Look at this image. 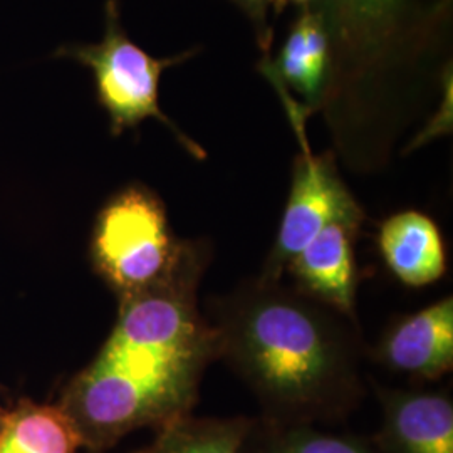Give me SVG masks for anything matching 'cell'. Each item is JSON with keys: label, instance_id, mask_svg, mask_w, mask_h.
Wrapping results in <instances>:
<instances>
[{"label": "cell", "instance_id": "277c9868", "mask_svg": "<svg viewBox=\"0 0 453 453\" xmlns=\"http://www.w3.org/2000/svg\"><path fill=\"white\" fill-rule=\"evenodd\" d=\"M58 54L74 58L93 69L97 96L110 113L116 134L140 125L146 118H158L194 157H205L203 150L181 134L158 106L160 74L166 65L180 59H153L143 49L134 46L119 26L114 2L108 4L106 34L99 44L61 49Z\"/></svg>", "mask_w": 453, "mask_h": 453}, {"label": "cell", "instance_id": "e0dca14e", "mask_svg": "<svg viewBox=\"0 0 453 453\" xmlns=\"http://www.w3.org/2000/svg\"><path fill=\"white\" fill-rule=\"evenodd\" d=\"M256 2H259V0H256Z\"/></svg>", "mask_w": 453, "mask_h": 453}, {"label": "cell", "instance_id": "9a60e30c", "mask_svg": "<svg viewBox=\"0 0 453 453\" xmlns=\"http://www.w3.org/2000/svg\"><path fill=\"white\" fill-rule=\"evenodd\" d=\"M5 417H7V410H4V408L0 406V426H2V423L5 420Z\"/></svg>", "mask_w": 453, "mask_h": 453}, {"label": "cell", "instance_id": "7a4b0ae2", "mask_svg": "<svg viewBox=\"0 0 453 453\" xmlns=\"http://www.w3.org/2000/svg\"><path fill=\"white\" fill-rule=\"evenodd\" d=\"M202 311L219 359L256 395L262 418L338 423L366 396L370 348L357 319L284 279L249 277Z\"/></svg>", "mask_w": 453, "mask_h": 453}, {"label": "cell", "instance_id": "4fadbf2b", "mask_svg": "<svg viewBox=\"0 0 453 453\" xmlns=\"http://www.w3.org/2000/svg\"><path fill=\"white\" fill-rule=\"evenodd\" d=\"M326 52L327 41L321 20L311 14L303 17L280 56L284 78L301 93L314 96L323 80Z\"/></svg>", "mask_w": 453, "mask_h": 453}, {"label": "cell", "instance_id": "5bb4252c", "mask_svg": "<svg viewBox=\"0 0 453 453\" xmlns=\"http://www.w3.org/2000/svg\"><path fill=\"white\" fill-rule=\"evenodd\" d=\"M351 16L366 22H376L388 16L396 0H342Z\"/></svg>", "mask_w": 453, "mask_h": 453}, {"label": "cell", "instance_id": "6da1fadb", "mask_svg": "<svg viewBox=\"0 0 453 453\" xmlns=\"http://www.w3.org/2000/svg\"><path fill=\"white\" fill-rule=\"evenodd\" d=\"M211 256L209 241H185L170 274L119 299L108 340L59 400L86 452L104 453L138 428L192 415L205 372L219 359L198 299Z\"/></svg>", "mask_w": 453, "mask_h": 453}, {"label": "cell", "instance_id": "ba28073f", "mask_svg": "<svg viewBox=\"0 0 453 453\" xmlns=\"http://www.w3.org/2000/svg\"><path fill=\"white\" fill-rule=\"evenodd\" d=\"M370 357L391 372L435 381L453 368V297L393 324Z\"/></svg>", "mask_w": 453, "mask_h": 453}, {"label": "cell", "instance_id": "2e32d148", "mask_svg": "<svg viewBox=\"0 0 453 453\" xmlns=\"http://www.w3.org/2000/svg\"><path fill=\"white\" fill-rule=\"evenodd\" d=\"M274 2H277L279 5H284V4L289 2V0H274ZM294 2H301V4H303V2H308V0H294Z\"/></svg>", "mask_w": 453, "mask_h": 453}, {"label": "cell", "instance_id": "5b68a950", "mask_svg": "<svg viewBox=\"0 0 453 453\" xmlns=\"http://www.w3.org/2000/svg\"><path fill=\"white\" fill-rule=\"evenodd\" d=\"M303 145L304 151L294 166L286 211L273 249L260 269V277L271 280H282L292 257L333 222H366V213L341 180L333 157L311 155L304 138Z\"/></svg>", "mask_w": 453, "mask_h": 453}, {"label": "cell", "instance_id": "8992f818", "mask_svg": "<svg viewBox=\"0 0 453 453\" xmlns=\"http://www.w3.org/2000/svg\"><path fill=\"white\" fill-rule=\"evenodd\" d=\"M383 423L376 453H453V403L447 393L387 388L372 381Z\"/></svg>", "mask_w": 453, "mask_h": 453}, {"label": "cell", "instance_id": "9c48e42d", "mask_svg": "<svg viewBox=\"0 0 453 453\" xmlns=\"http://www.w3.org/2000/svg\"><path fill=\"white\" fill-rule=\"evenodd\" d=\"M378 245L389 271L405 286H430L445 275V243L437 224L425 213L391 215L381 224Z\"/></svg>", "mask_w": 453, "mask_h": 453}, {"label": "cell", "instance_id": "7c38bea8", "mask_svg": "<svg viewBox=\"0 0 453 453\" xmlns=\"http://www.w3.org/2000/svg\"><path fill=\"white\" fill-rule=\"evenodd\" d=\"M252 418H196L194 415L155 430L150 445L136 453H239Z\"/></svg>", "mask_w": 453, "mask_h": 453}, {"label": "cell", "instance_id": "30bf717a", "mask_svg": "<svg viewBox=\"0 0 453 453\" xmlns=\"http://www.w3.org/2000/svg\"><path fill=\"white\" fill-rule=\"evenodd\" d=\"M81 437L59 405L20 400L0 426V453H78Z\"/></svg>", "mask_w": 453, "mask_h": 453}, {"label": "cell", "instance_id": "3957f363", "mask_svg": "<svg viewBox=\"0 0 453 453\" xmlns=\"http://www.w3.org/2000/svg\"><path fill=\"white\" fill-rule=\"evenodd\" d=\"M185 241L168 224L162 200L143 187H130L99 211L91 259L118 299L160 282L179 260Z\"/></svg>", "mask_w": 453, "mask_h": 453}, {"label": "cell", "instance_id": "52a82bcc", "mask_svg": "<svg viewBox=\"0 0 453 453\" xmlns=\"http://www.w3.org/2000/svg\"><path fill=\"white\" fill-rule=\"evenodd\" d=\"M363 226L365 222L357 220L333 222L296 254L284 271L296 289L355 319L359 286L355 245Z\"/></svg>", "mask_w": 453, "mask_h": 453}, {"label": "cell", "instance_id": "8fae6325", "mask_svg": "<svg viewBox=\"0 0 453 453\" xmlns=\"http://www.w3.org/2000/svg\"><path fill=\"white\" fill-rule=\"evenodd\" d=\"M239 453H376L372 438L329 434L309 423L252 418Z\"/></svg>", "mask_w": 453, "mask_h": 453}]
</instances>
